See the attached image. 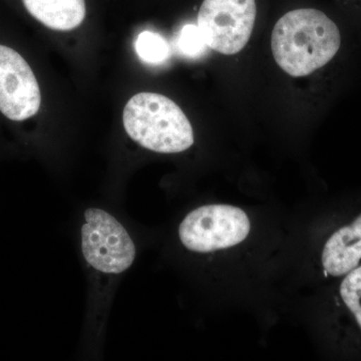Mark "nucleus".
I'll return each instance as SVG.
<instances>
[{"mask_svg": "<svg viewBox=\"0 0 361 361\" xmlns=\"http://www.w3.org/2000/svg\"><path fill=\"white\" fill-rule=\"evenodd\" d=\"M250 232L246 213L237 207L207 205L188 214L179 227L183 245L208 253L241 243Z\"/></svg>", "mask_w": 361, "mask_h": 361, "instance_id": "20e7f679", "label": "nucleus"}, {"mask_svg": "<svg viewBox=\"0 0 361 361\" xmlns=\"http://www.w3.org/2000/svg\"><path fill=\"white\" fill-rule=\"evenodd\" d=\"M82 255L90 267L104 274H121L135 262L137 249L129 233L106 211L89 208L82 226Z\"/></svg>", "mask_w": 361, "mask_h": 361, "instance_id": "7ed1b4c3", "label": "nucleus"}, {"mask_svg": "<svg viewBox=\"0 0 361 361\" xmlns=\"http://www.w3.org/2000/svg\"><path fill=\"white\" fill-rule=\"evenodd\" d=\"M177 45L179 51L190 58L200 56L208 47L200 28L194 25H185L182 28L178 37Z\"/></svg>", "mask_w": 361, "mask_h": 361, "instance_id": "9b49d317", "label": "nucleus"}, {"mask_svg": "<svg viewBox=\"0 0 361 361\" xmlns=\"http://www.w3.org/2000/svg\"><path fill=\"white\" fill-rule=\"evenodd\" d=\"M348 274L341 284V297L361 327V267Z\"/></svg>", "mask_w": 361, "mask_h": 361, "instance_id": "9d476101", "label": "nucleus"}, {"mask_svg": "<svg viewBox=\"0 0 361 361\" xmlns=\"http://www.w3.org/2000/svg\"><path fill=\"white\" fill-rule=\"evenodd\" d=\"M341 44L336 23L314 8L289 11L277 21L271 37L275 61L294 78L305 77L329 63Z\"/></svg>", "mask_w": 361, "mask_h": 361, "instance_id": "f257e3e1", "label": "nucleus"}, {"mask_svg": "<svg viewBox=\"0 0 361 361\" xmlns=\"http://www.w3.org/2000/svg\"><path fill=\"white\" fill-rule=\"evenodd\" d=\"M135 51L145 63H161L168 59L170 47L160 35L146 30L135 40Z\"/></svg>", "mask_w": 361, "mask_h": 361, "instance_id": "1a4fd4ad", "label": "nucleus"}, {"mask_svg": "<svg viewBox=\"0 0 361 361\" xmlns=\"http://www.w3.org/2000/svg\"><path fill=\"white\" fill-rule=\"evenodd\" d=\"M361 260V215L341 228L327 241L322 253L325 271L334 276L348 274Z\"/></svg>", "mask_w": 361, "mask_h": 361, "instance_id": "0eeeda50", "label": "nucleus"}, {"mask_svg": "<svg viewBox=\"0 0 361 361\" xmlns=\"http://www.w3.org/2000/svg\"><path fill=\"white\" fill-rule=\"evenodd\" d=\"M256 13L255 0H204L198 26L208 47L233 56L248 44Z\"/></svg>", "mask_w": 361, "mask_h": 361, "instance_id": "39448f33", "label": "nucleus"}, {"mask_svg": "<svg viewBox=\"0 0 361 361\" xmlns=\"http://www.w3.org/2000/svg\"><path fill=\"white\" fill-rule=\"evenodd\" d=\"M123 123L133 141L156 153H180L194 144L193 128L187 116L163 94H135L123 109Z\"/></svg>", "mask_w": 361, "mask_h": 361, "instance_id": "f03ea898", "label": "nucleus"}, {"mask_svg": "<svg viewBox=\"0 0 361 361\" xmlns=\"http://www.w3.org/2000/svg\"><path fill=\"white\" fill-rule=\"evenodd\" d=\"M25 8L47 27L68 32L82 25L85 18V0H23Z\"/></svg>", "mask_w": 361, "mask_h": 361, "instance_id": "6e6552de", "label": "nucleus"}, {"mask_svg": "<svg viewBox=\"0 0 361 361\" xmlns=\"http://www.w3.org/2000/svg\"><path fill=\"white\" fill-rule=\"evenodd\" d=\"M42 104L39 82L25 59L0 45V111L21 122L37 115Z\"/></svg>", "mask_w": 361, "mask_h": 361, "instance_id": "423d86ee", "label": "nucleus"}]
</instances>
